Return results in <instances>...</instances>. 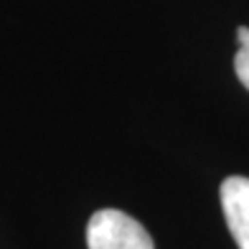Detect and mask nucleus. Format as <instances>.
I'll return each instance as SVG.
<instances>
[{
	"label": "nucleus",
	"mask_w": 249,
	"mask_h": 249,
	"mask_svg": "<svg viewBox=\"0 0 249 249\" xmlns=\"http://www.w3.org/2000/svg\"><path fill=\"white\" fill-rule=\"evenodd\" d=\"M89 249H155L148 229L117 209H102L87 224Z\"/></svg>",
	"instance_id": "obj_1"
},
{
	"label": "nucleus",
	"mask_w": 249,
	"mask_h": 249,
	"mask_svg": "<svg viewBox=\"0 0 249 249\" xmlns=\"http://www.w3.org/2000/svg\"><path fill=\"white\" fill-rule=\"evenodd\" d=\"M221 209L239 249H249V178L229 176L221 183Z\"/></svg>",
	"instance_id": "obj_2"
},
{
	"label": "nucleus",
	"mask_w": 249,
	"mask_h": 249,
	"mask_svg": "<svg viewBox=\"0 0 249 249\" xmlns=\"http://www.w3.org/2000/svg\"><path fill=\"white\" fill-rule=\"evenodd\" d=\"M234 71H236V76H239V82L249 89V43L239 46V51H236V56H234Z\"/></svg>",
	"instance_id": "obj_3"
},
{
	"label": "nucleus",
	"mask_w": 249,
	"mask_h": 249,
	"mask_svg": "<svg viewBox=\"0 0 249 249\" xmlns=\"http://www.w3.org/2000/svg\"><path fill=\"white\" fill-rule=\"evenodd\" d=\"M236 41H239V46H244V43H249V28H247V26L236 28Z\"/></svg>",
	"instance_id": "obj_4"
}]
</instances>
